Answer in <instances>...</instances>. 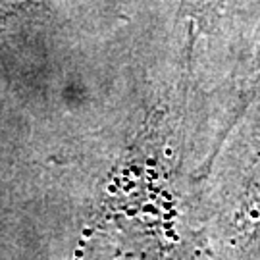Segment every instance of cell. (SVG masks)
Masks as SVG:
<instances>
[{
  "label": "cell",
  "mask_w": 260,
  "mask_h": 260,
  "mask_svg": "<svg viewBox=\"0 0 260 260\" xmlns=\"http://www.w3.org/2000/svg\"><path fill=\"white\" fill-rule=\"evenodd\" d=\"M260 19V0H179L177 50L185 64L208 50H243Z\"/></svg>",
  "instance_id": "obj_1"
},
{
  "label": "cell",
  "mask_w": 260,
  "mask_h": 260,
  "mask_svg": "<svg viewBox=\"0 0 260 260\" xmlns=\"http://www.w3.org/2000/svg\"><path fill=\"white\" fill-rule=\"evenodd\" d=\"M247 89H260V19L243 54Z\"/></svg>",
  "instance_id": "obj_2"
},
{
  "label": "cell",
  "mask_w": 260,
  "mask_h": 260,
  "mask_svg": "<svg viewBox=\"0 0 260 260\" xmlns=\"http://www.w3.org/2000/svg\"><path fill=\"white\" fill-rule=\"evenodd\" d=\"M41 0H0V27H4L14 16L35 6Z\"/></svg>",
  "instance_id": "obj_3"
}]
</instances>
